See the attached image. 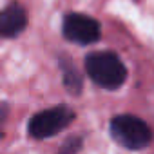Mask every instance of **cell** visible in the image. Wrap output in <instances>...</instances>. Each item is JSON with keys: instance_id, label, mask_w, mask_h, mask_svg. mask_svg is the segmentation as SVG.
Returning <instances> with one entry per match:
<instances>
[{"instance_id": "obj_1", "label": "cell", "mask_w": 154, "mask_h": 154, "mask_svg": "<svg viewBox=\"0 0 154 154\" xmlns=\"http://www.w3.org/2000/svg\"><path fill=\"white\" fill-rule=\"evenodd\" d=\"M85 71L96 85L105 89H118L127 78L125 65L114 53H109V51L87 54Z\"/></svg>"}, {"instance_id": "obj_2", "label": "cell", "mask_w": 154, "mask_h": 154, "mask_svg": "<svg viewBox=\"0 0 154 154\" xmlns=\"http://www.w3.org/2000/svg\"><path fill=\"white\" fill-rule=\"evenodd\" d=\"M111 136L125 149L138 150L150 143L152 132L143 120L131 114H120L111 122Z\"/></svg>"}, {"instance_id": "obj_3", "label": "cell", "mask_w": 154, "mask_h": 154, "mask_svg": "<svg viewBox=\"0 0 154 154\" xmlns=\"http://www.w3.org/2000/svg\"><path fill=\"white\" fill-rule=\"evenodd\" d=\"M72 120H74V112L69 107L58 105L53 109H45V111L36 112L31 118L29 134L36 140H45L63 131L67 125H71Z\"/></svg>"}, {"instance_id": "obj_4", "label": "cell", "mask_w": 154, "mask_h": 154, "mask_svg": "<svg viewBox=\"0 0 154 154\" xmlns=\"http://www.w3.org/2000/svg\"><path fill=\"white\" fill-rule=\"evenodd\" d=\"M62 31H63V36L74 44H94L100 40L102 36V31H100V24L87 17V15H82V13H69L65 15L63 18V24H62Z\"/></svg>"}, {"instance_id": "obj_5", "label": "cell", "mask_w": 154, "mask_h": 154, "mask_svg": "<svg viewBox=\"0 0 154 154\" xmlns=\"http://www.w3.org/2000/svg\"><path fill=\"white\" fill-rule=\"evenodd\" d=\"M27 27L26 9L13 2L0 11V38H15Z\"/></svg>"}, {"instance_id": "obj_6", "label": "cell", "mask_w": 154, "mask_h": 154, "mask_svg": "<svg viewBox=\"0 0 154 154\" xmlns=\"http://www.w3.org/2000/svg\"><path fill=\"white\" fill-rule=\"evenodd\" d=\"M60 69H62V78H63L65 89H67L69 93H72V94H78V93L82 91L84 82H82V76H80L78 69L74 67V63L71 62L69 56H62V60H60Z\"/></svg>"}, {"instance_id": "obj_7", "label": "cell", "mask_w": 154, "mask_h": 154, "mask_svg": "<svg viewBox=\"0 0 154 154\" xmlns=\"http://www.w3.org/2000/svg\"><path fill=\"white\" fill-rule=\"evenodd\" d=\"M82 145H84V138H80V136H71V138H67L62 143L58 154H78L80 149H82Z\"/></svg>"}, {"instance_id": "obj_8", "label": "cell", "mask_w": 154, "mask_h": 154, "mask_svg": "<svg viewBox=\"0 0 154 154\" xmlns=\"http://www.w3.org/2000/svg\"><path fill=\"white\" fill-rule=\"evenodd\" d=\"M8 116H9V107L6 103H2L0 105V138H2V134H4V127H6Z\"/></svg>"}]
</instances>
